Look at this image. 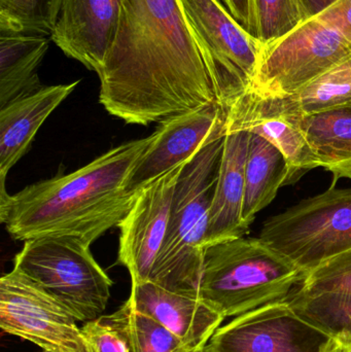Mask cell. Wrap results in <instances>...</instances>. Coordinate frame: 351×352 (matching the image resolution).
<instances>
[{
  "label": "cell",
  "mask_w": 351,
  "mask_h": 352,
  "mask_svg": "<svg viewBox=\"0 0 351 352\" xmlns=\"http://www.w3.org/2000/svg\"><path fill=\"white\" fill-rule=\"evenodd\" d=\"M303 129L319 166L331 173L334 184L351 180V105L304 115Z\"/></svg>",
  "instance_id": "obj_20"
},
{
  "label": "cell",
  "mask_w": 351,
  "mask_h": 352,
  "mask_svg": "<svg viewBox=\"0 0 351 352\" xmlns=\"http://www.w3.org/2000/svg\"><path fill=\"white\" fill-rule=\"evenodd\" d=\"M127 302L168 329L195 352L210 343L226 320L198 298L173 293L152 283H132Z\"/></svg>",
  "instance_id": "obj_15"
},
{
  "label": "cell",
  "mask_w": 351,
  "mask_h": 352,
  "mask_svg": "<svg viewBox=\"0 0 351 352\" xmlns=\"http://www.w3.org/2000/svg\"><path fill=\"white\" fill-rule=\"evenodd\" d=\"M227 111L238 127L262 136L282 153L288 167L286 184L319 167L303 129L304 115L294 97L251 90Z\"/></svg>",
  "instance_id": "obj_13"
},
{
  "label": "cell",
  "mask_w": 351,
  "mask_h": 352,
  "mask_svg": "<svg viewBox=\"0 0 351 352\" xmlns=\"http://www.w3.org/2000/svg\"><path fill=\"white\" fill-rule=\"evenodd\" d=\"M78 84L43 86L0 109V184H5L8 171L24 156L39 128Z\"/></svg>",
  "instance_id": "obj_17"
},
{
  "label": "cell",
  "mask_w": 351,
  "mask_h": 352,
  "mask_svg": "<svg viewBox=\"0 0 351 352\" xmlns=\"http://www.w3.org/2000/svg\"><path fill=\"white\" fill-rule=\"evenodd\" d=\"M288 167L282 153L258 134L251 133L245 167V192L242 221L249 230L258 212L273 201L286 186Z\"/></svg>",
  "instance_id": "obj_19"
},
{
  "label": "cell",
  "mask_w": 351,
  "mask_h": 352,
  "mask_svg": "<svg viewBox=\"0 0 351 352\" xmlns=\"http://www.w3.org/2000/svg\"><path fill=\"white\" fill-rule=\"evenodd\" d=\"M292 309L332 341L351 351V295L297 289L286 299Z\"/></svg>",
  "instance_id": "obj_21"
},
{
  "label": "cell",
  "mask_w": 351,
  "mask_h": 352,
  "mask_svg": "<svg viewBox=\"0 0 351 352\" xmlns=\"http://www.w3.org/2000/svg\"><path fill=\"white\" fill-rule=\"evenodd\" d=\"M249 140L251 132L238 127L227 117L224 148L210 207L206 248L243 237L249 231L243 225L242 209Z\"/></svg>",
  "instance_id": "obj_16"
},
{
  "label": "cell",
  "mask_w": 351,
  "mask_h": 352,
  "mask_svg": "<svg viewBox=\"0 0 351 352\" xmlns=\"http://www.w3.org/2000/svg\"><path fill=\"white\" fill-rule=\"evenodd\" d=\"M235 20L247 29L249 25V0H220Z\"/></svg>",
  "instance_id": "obj_29"
},
{
  "label": "cell",
  "mask_w": 351,
  "mask_h": 352,
  "mask_svg": "<svg viewBox=\"0 0 351 352\" xmlns=\"http://www.w3.org/2000/svg\"><path fill=\"white\" fill-rule=\"evenodd\" d=\"M331 341L284 299L233 318L207 345L216 352H324Z\"/></svg>",
  "instance_id": "obj_10"
},
{
  "label": "cell",
  "mask_w": 351,
  "mask_h": 352,
  "mask_svg": "<svg viewBox=\"0 0 351 352\" xmlns=\"http://www.w3.org/2000/svg\"><path fill=\"white\" fill-rule=\"evenodd\" d=\"M260 239L308 274L351 250V188L329 190L264 223Z\"/></svg>",
  "instance_id": "obj_6"
},
{
  "label": "cell",
  "mask_w": 351,
  "mask_h": 352,
  "mask_svg": "<svg viewBox=\"0 0 351 352\" xmlns=\"http://www.w3.org/2000/svg\"><path fill=\"white\" fill-rule=\"evenodd\" d=\"M123 339L128 352H195L173 333L127 301L113 314L100 316Z\"/></svg>",
  "instance_id": "obj_22"
},
{
  "label": "cell",
  "mask_w": 351,
  "mask_h": 352,
  "mask_svg": "<svg viewBox=\"0 0 351 352\" xmlns=\"http://www.w3.org/2000/svg\"><path fill=\"white\" fill-rule=\"evenodd\" d=\"M338 0H301L307 19L319 16Z\"/></svg>",
  "instance_id": "obj_30"
},
{
  "label": "cell",
  "mask_w": 351,
  "mask_h": 352,
  "mask_svg": "<svg viewBox=\"0 0 351 352\" xmlns=\"http://www.w3.org/2000/svg\"><path fill=\"white\" fill-rule=\"evenodd\" d=\"M62 0H0V30L51 36Z\"/></svg>",
  "instance_id": "obj_25"
},
{
  "label": "cell",
  "mask_w": 351,
  "mask_h": 352,
  "mask_svg": "<svg viewBox=\"0 0 351 352\" xmlns=\"http://www.w3.org/2000/svg\"><path fill=\"white\" fill-rule=\"evenodd\" d=\"M218 104L228 111L253 89L263 43L239 24L220 0H181Z\"/></svg>",
  "instance_id": "obj_7"
},
{
  "label": "cell",
  "mask_w": 351,
  "mask_h": 352,
  "mask_svg": "<svg viewBox=\"0 0 351 352\" xmlns=\"http://www.w3.org/2000/svg\"><path fill=\"white\" fill-rule=\"evenodd\" d=\"M317 18L333 27L351 43V0H338Z\"/></svg>",
  "instance_id": "obj_28"
},
{
  "label": "cell",
  "mask_w": 351,
  "mask_h": 352,
  "mask_svg": "<svg viewBox=\"0 0 351 352\" xmlns=\"http://www.w3.org/2000/svg\"><path fill=\"white\" fill-rule=\"evenodd\" d=\"M249 8L247 30L263 45L307 20L301 0H249Z\"/></svg>",
  "instance_id": "obj_24"
},
{
  "label": "cell",
  "mask_w": 351,
  "mask_h": 352,
  "mask_svg": "<svg viewBox=\"0 0 351 352\" xmlns=\"http://www.w3.org/2000/svg\"><path fill=\"white\" fill-rule=\"evenodd\" d=\"M305 278L260 238H234L205 248L198 298L223 318H236L288 299Z\"/></svg>",
  "instance_id": "obj_3"
},
{
  "label": "cell",
  "mask_w": 351,
  "mask_h": 352,
  "mask_svg": "<svg viewBox=\"0 0 351 352\" xmlns=\"http://www.w3.org/2000/svg\"><path fill=\"white\" fill-rule=\"evenodd\" d=\"M89 244L72 237H43L24 242L14 269L67 308L78 322L100 318L113 283L95 261Z\"/></svg>",
  "instance_id": "obj_5"
},
{
  "label": "cell",
  "mask_w": 351,
  "mask_h": 352,
  "mask_svg": "<svg viewBox=\"0 0 351 352\" xmlns=\"http://www.w3.org/2000/svg\"><path fill=\"white\" fill-rule=\"evenodd\" d=\"M43 352H45V351H43Z\"/></svg>",
  "instance_id": "obj_33"
},
{
  "label": "cell",
  "mask_w": 351,
  "mask_h": 352,
  "mask_svg": "<svg viewBox=\"0 0 351 352\" xmlns=\"http://www.w3.org/2000/svg\"><path fill=\"white\" fill-rule=\"evenodd\" d=\"M97 76L99 102L127 124L161 123L218 103L181 0H124Z\"/></svg>",
  "instance_id": "obj_1"
},
{
  "label": "cell",
  "mask_w": 351,
  "mask_h": 352,
  "mask_svg": "<svg viewBox=\"0 0 351 352\" xmlns=\"http://www.w3.org/2000/svg\"><path fill=\"white\" fill-rule=\"evenodd\" d=\"M82 332L93 352H128L123 339L101 318L84 322Z\"/></svg>",
  "instance_id": "obj_27"
},
{
  "label": "cell",
  "mask_w": 351,
  "mask_h": 352,
  "mask_svg": "<svg viewBox=\"0 0 351 352\" xmlns=\"http://www.w3.org/2000/svg\"><path fill=\"white\" fill-rule=\"evenodd\" d=\"M185 164L144 186L120 223L117 263L127 268L132 283L150 281L166 237L175 186Z\"/></svg>",
  "instance_id": "obj_11"
},
{
  "label": "cell",
  "mask_w": 351,
  "mask_h": 352,
  "mask_svg": "<svg viewBox=\"0 0 351 352\" xmlns=\"http://www.w3.org/2000/svg\"><path fill=\"white\" fill-rule=\"evenodd\" d=\"M198 352H216V351H212V349H210V347L208 346V345H206V346L204 347V349H202L201 351H198Z\"/></svg>",
  "instance_id": "obj_32"
},
{
  "label": "cell",
  "mask_w": 351,
  "mask_h": 352,
  "mask_svg": "<svg viewBox=\"0 0 351 352\" xmlns=\"http://www.w3.org/2000/svg\"><path fill=\"white\" fill-rule=\"evenodd\" d=\"M78 320L53 296L12 269L0 279V328L45 352H93Z\"/></svg>",
  "instance_id": "obj_9"
},
{
  "label": "cell",
  "mask_w": 351,
  "mask_h": 352,
  "mask_svg": "<svg viewBox=\"0 0 351 352\" xmlns=\"http://www.w3.org/2000/svg\"><path fill=\"white\" fill-rule=\"evenodd\" d=\"M351 56V43L319 18L263 45L251 90L293 96Z\"/></svg>",
  "instance_id": "obj_8"
},
{
  "label": "cell",
  "mask_w": 351,
  "mask_h": 352,
  "mask_svg": "<svg viewBox=\"0 0 351 352\" xmlns=\"http://www.w3.org/2000/svg\"><path fill=\"white\" fill-rule=\"evenodd\" d=\"M124 0H62L51 39L98 74L119 27Z\"/></svg>",
  "instance_id": "obj_14"
},
{
  "label": "cell",
  "mask_w": 351,
  "mask_h": 352,
  "mask_svg": "<svg viewBox=\"0 0 351 352\" xmlns=\"http://www.w3.org/2000/svg\"><path fill=\"white\" fill-rule=\"evenodd\" d=\"M299 289L307 293L351 295V250L335 256L309 272Z\"/></svg>",
  "instance_id": "obj_26"
},
{
  "label": "cell",
  "mask_w": 351,
  "mask_h": 352,
  "mask_svg": "<svg viewBox=\"0 0 351 352\" xmlns=\"http://www.w3.org/2000/svg\"><path fill=\"white\" fill-rule=\"evenodd\" d=\"M225 134L202 146L177 179L166 237L148 281L167 291L198 298Z\"/></svg>",
  "instance_id": "obj_4"
},
{
  "label": "cell",
  "mask_w": 351,
  "mask_h": 352,
  "mask_svg": "<svg viewBox=\"0 0 351 352\" xmlns=\"http://www.w3.org/2000/svg\"><path fill=\"white\" fill-rule=\"evenodd\" d=\"M51 41L47 35L0 30V109L43 87L37 68Z\"/></svg>",
  "instance_id": "obj_18"
},
{
  "label": "cell",
  "mask_w": 351,
  "mask_h": 352,
  "mask_svg": "<svg viewBox=\"0 0 351 352\" xmlns=\"http://www.w3.org/2000/svg\"><path fill=\"white\" fill-rule=\"evenodd\" d=\"M324 352H351L348 351V349H344L341 345L337 344V343L334 342V341H331L326 347L325 351Z\"/></svg>",
  "instance_id": "obj_31"
},
{
  "label": "cell",
  "mask_w": 351,
  "mask_h": 352,
  "mask_svg": "<svg viewBox=\"0 0 351 352\" xmlns=\"http://www.w3.org/2000/svg\"><path fill=\"white\" fill-rule=\"evenodd\" d=\"M303 115L351 105V56L293 95Z\"/></svg>",
  "instance_id": "obj_23"
},
{
  "label": "cell",
  "mask_w": 351,
  "mask_h": 352,
  "mask_svg": "<svg viewBox=\"0 0 351 352\" xmlns=\"http://www.w3.org/2000/svg\"><path fill=\"white\" fill-rule=\"evenodd\" d=\"M152 135L111 148L69 175L55 176L8 195L0 184V219L20 241L72 237L92 245L105 232L119 227L138 192L126 182Z\"/></svg>",
  "instance_id": "obj_2"
},
{
  "label": "cell",
  "mask_w": 351,
  "mask_h": 352,
  "mask_svg": "<svg viewBox=\"0 0 351 352\" xmlns=\"http://www.w3.org/2000/svg\"><path fill=\"white\" fill-rule=\"evenodd\" d=\"M227 117L228 111L214 103L161 122L132 169L126 190L138 192L152 180L185 164L202 146L226 132Z\"/></svg>",
  "instance_id": "obj_12"
}]
</instances>
